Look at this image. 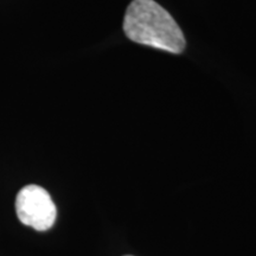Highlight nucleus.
I'll return each instance as SVG.
<instances>
[{
	"label": "nucleus",
	"instance_id": "obj_1",
	"mask_svg": "<svg viewBox=\"0 0 256 256\" xmlns=\"http://www.w3.org/2000/svg\"><path fill=\"white\" fill-rule=\"evenodd\" d=\"M124 31L138 44L172 54H180L186 44L174 17L154 0H133L124 14Z\"/></svg>",
	"mask_w": 256,
	"mask_h": 256
},
{
	"label": "nucleus",
	"instance_id": "obj_2",
	"mask_svg": "<svg viewBox=\"0 0 256 256\" xmlns=\"http://www.w3.org/2000/svg\"><path fill=\"white\" fill-rule=\"evenodd\" d=\"M16 211L19 220L25 226L46 232L56 220V206L46 188L38 185H26L18 192Z\"/></svg>",
	"mask_w": 256,
	"mask_h": 256
}]
</instances>
